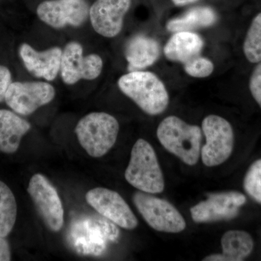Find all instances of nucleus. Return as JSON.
<instances>
[{"label":"nucleus","mask_w":261,"mask_h":261,"mask_svg":"<svg viewBox=\"0 0 261 261\" xmlns=\"http://www.w3.org/2000/svg\"><path fill=\"white\" fill-rule=\"evenodd\" d=\"M185 72L194 78H206L212 74L214 65L211 60L200 56L184 64Z\"/></svg>","instance_id":"nucleus-23"},{"label":"nucleus","mask_w":261,"mask_h":261,"mask_svg":"<svg viewBox=\"0 0 261 261\" xmlns=\"http://www.w3.org/2000/svg\"><path fill=\"white\" fill-rule=\"evenodd\" d=\"M56 89L44 82H12L5 94V101L14 112L29 116L56 97Z\"/></svg>","instance_id":"nucleus-10"},{"label":"nucleus","mask_w":261,"mask_h":261,"mask_svg":"<svg viewBox=\"0 0 261 261\" xmlns=\"http://www.w3.org/2000/svg\"><path fill=\"white\" fill-rule=\"evenodd\" d=\"M249 89L254 100L261 108V61L257 63L250 75Z\"/></svg>","instance_id":"nucleus-24"},{"label":"nucleus","mask_w":261,"mask_h":261,"mask_svg":"<svg viewBox=\"0 0 261 261\" xmlns=\"http://www.w3.org/2000/svg\"><path fill=\"white\" fill-rule=\"evenodd\" d=\"M133 202L147 224L156 231L176 233L187 227L186 221L179 211L164 199L139 191L134 194Z\"/></svg>","instance_id":"nucleus-6"},{"label":"nucleus","mask_w":261,"mask_h":261,"mask_svg":"<svg viewBox=\"0 0 261 261\" xmlns=\"http://www.w3.org/2000/svg\"><path fill=\"white\" fill-rule=\"evenodd\" d=\"M63 49L53 47L44 51H37L27 43L19 48V55L29 73L37 78L51 82L61 70Z\"/></svg>","instance_id":"nucleus-14"},{"label":"nucleus","mask_w":261,"mask_h":261,"mask_svg":"<svg viewBox=\"0 0 261 261\" xmlns=\"http://www.w3.org/2000/svg\"><path fill=\"white\" fill-rule=\"evenodd\" d=\"M243 187L252 200L261 204V159L254 161L247 169Z\"/></svg>","instance_id":"nucleus-22"},{"label":"nucleus","mask_w":261,"mask_h":261,"mask_svg":"<svg viewBox=\"0 0 261 261\" xmlns=\"http://www.w3.org/2000/svg\"><path fill=\"white\" fill-rule=\"evenodd\" d=\"M246 202V196L240 192L211 193L205 200L191 207L190 214L194 222L197 224L229 221L238 216Z\"/></svg>","instance_id":"nucleus-8"},{"label":"nucleus","mask_w":261,"mask_h":261,"mask_svg":"<svg viewBox=\"0 0 261 261\" xmlns=\"http://www.w3.org/2000/svg\"><path fill=\"white\" fill-rule=\"evenodd\" d=\"M217 20V15L208 7H196L189 10L178 18L171 19L166 24L171 32H192L197 29L207 28Z\"/></svg>","instance_id":"nucleus-18"},{"label":"nucleus","mask_w":261,"mask_h":261,"mask_svg":"<svg viewBox=\"0 0 261 261\" xmlns=\"http://www.w3.org/2000/svg\"><path fill=\"white\" fill-rule=\"evenodd\" d=\"M243 50L247 61L252 64L261 61V12L254 17L247 29Z\"/></svg>","instance_id":"nucleus-21"},{"label":"nucleus","mask_w":261,"mask_h":261,"mask_svg":"<svg viewBox=\"0 0 261 261\" xmlns=\"http://www.w3.org/2000/svg\"><path fill=\"white\" fill-rule=\"evenodd\" d=\"M204 47V41L197 33L175 32L166 43L163 53L168 60L185 63L200 56Z\"/></svg>","instance_id":"nucleus-16"},{"label":"nucleus","mask_w":261,"mask_h":261,"mask_svg":"<svg viewBox=\"0 0 261 261\" xmlns=\"http://www.w3.org/2000/svg\"><path fill=\"white\" fill-rule=\"evenodd\" d=\"M130 5L132 0H96L89 8L92 28L102 37H117L123 29Z\"/></svg>","instance_id":"nucleus-13"},{"label":"nucleus","mask_w":261,"mask_h":261,"mask_svg":"<svg viewBox=\"0 0 261 261\" xmlns=\"http://www.w3.org/2000/svg\"><path fill=\"white\" fill-rule=\"evenodd\" d=\"M17 203L10 187L0 181V236L7 237L14 227Z\"/></svg>","instance_id":"nucleus-20"},{"label":"nucleus","mask_w":261,"mask_h":261,"mask_svg":"<svg viewBox=\"0 0 261 261\" xmlns=\"http://www.w3.org/2000/svg\"><path fill=\"white\" fill-rule=\"evenodd\" d=\"M12 84V74L9 68L0 65V102L5 100V94Z\"/></svg>","instance_id":"nucleus-25"},{"label":"nucleus","mask_w":261,"mask_h":261,"mask_svg":"<svg viewBox=\"0 0 261 261\" xmlns=\"http://www.w3.org/2000/svg\"><path fill=\"white\" fill-rule=\"evenodd\" d=\"M28 192L47 228L54 232L59 231L64 223V209L50 181L42 174L37 173L29 181Z\"/></svg>","instance_id":"nucleus-7"},{"label":"nucleus","mask_w":261,"mask_h":261,"mask_svg":"<svg viewBox=\"0 0 261 261\" xmlns=\"http://www.w3.org/2000/svg\"><path fill=\"white\" fill-rule=\"evenodd\" d=\"M205 143L201 147L202 163L214 167L227 161L233 152L234 135L231 123L223 117L209 115L202 123Z\"/></svg>","instance_id":"nucleus-5"},{"label":"nucleus","mask_w":261,"mask_h":261,"mask_svg":"<svg viewBox=\"0 0 261 261\" xmlns=\"http://www.w3.org/2000/svg\"><path fill=\"white\" fill-rule=\"evenodd\" d=\"M86 200L98 214L120 227L132 230L138 225L133 211L118 192L97 187L86 194Z\"/></svg>","instance_id":"nucleus-12"},{"label":"nucleus","mask_w":261,"mask_h":261,"mask_svg":"<svg viewBox=\"0 0 261 261\" xmlns=\"http://www.w3.org/2000/svg\"><path fill=\"white\" fill-rule=\"evenodd\" d=\"M11 260V252L9 243L5 237L0 236V261H9Z\"/></svg>","instance_id":"nucleus-26"},{"label":"nucleus","mask_w":261,"mask_h":261,"mask_svg":"<svg viewBox=\"0 0 261 261\" xmlns=\"http://www.w3.org/2000/svg\"><path fill=\"white\" fill-rule=\"evenodd\" d=\"M204 261H226V259L223 254H212V255L206 256L205 258L202 259Z\"/></svg>","instance_id":"nucleus-27"},{"label":"nucleus","mask_w":261,"mask_h":261,"mask_svg":"<svg viewBox=\"0 0 261 261\" xmlns=\"http://www.w3.org/2000/svg\"><path fill=\"white\" fill-rule=\"evenodd\" d=\"M30 129V123L27 120L8 110L0 109V151L14 153Z\"/></svg>","instance_id":"nucleus-17"},{"label":"nucleus","mask_w":261,"mask_h":261,"mask_svg":"<svg viewBox=\"0 0 261 261\" xmlns=\"http://www.w3.org/2000/svg\"><path fill=\"white\" fill-rule=\"evenodd\" d=\"M118 86L126 97L150 116L161 114L169 105V94L166 86L152 72L130 71L120 77Z\"/></svg>","instance_id":"nucleus-1"},{"label":"nucleus","mask_w":261,"mask_h":261,"mask_svg":"<svg viewBox=\"0 0 261 261\" xmlns=\"http://www.w3.org/2000/svg\"><path fill=\"white\" fill-rule=\"evenodd\" d=\"M125 178L132 186L146 193L154 195L164 190L162 170L155 151L147 141L139 139L132 147Z\"/></svg>","instance_id":"nucleus-3"},{"label":"nucleus","mask_w":261,"mask_h":261,"mask_svg":"<svg viewBox=\"0 0 261 261\" xmlns=\"http://www.w3.org/2000/svg\"><path fill=\"white\" fill-rule=\"evenodd\" d=\"M173 2V4L176 5V6H184V5L192 4V3H195L198 0H171Z\"/></svg>","instance_id":"nucleus-28"},{"label":"nucleus","mask_w":261,"mask_h":261,"mask_svg":"<svg viewBox=\"0 0 261 261\" xmlns=\"http://www.w3.org/2000/svg\"><path fill=\"white\" fill-rule=\"evenodd\" d=\"M160 143L185 164L195 166L200 157L202 128L189 124L177 116L166 117L157 129Z\"/></svg>","instance_id":"nucleus-2"},{"label":"nucleus","mask_w":261,"mask_h":261,"mask_svg":"<svg viewBox=\"0 0 261 261\" xmlns=\"http://www.w3.org/2000/svg\"><path fill=\"white\" fill-rule=\"evenodd\" d=\"M119 123L112 115L93 112L81 118L75 133L81 146L89 155L100 158L108 153L116 144Z\"/></svg>","instance_id":"nucleus-4"},{"label":"nucleus","mask_w":261,"mask_h":261,"mask_svg":"<svg viewBox=\"0 0 261 261\" xmlns=\"http://www.w3.org/2000/svg\"><path fill=\"white\" fill-rule=\"evenodd\" d=\"M222 254L226 261H242L252 253L254 240L251 235L243 230L226 231L221 240Z\"/></svg>","instance_id":"nucleus-19"},{"label":"nucleus","mask_w":261,"mask_h":261,"mask_svg":"<svg viewBox=\"0 0 261 261\" xmlns=\"http://www.w3.org/2000/svg\"><path fill=\"white\" fill-rule=\"evenodd\" d=\"M89 5L86 0H46L38 5V18L51 28L80 27L89 19Z\"/></svg>","instance_id":"nucleus-11"},{"label":"nucleus","mask_w":261,"mask_h":261,"mask_svg":"<svg viewBox=\"0 0 261 261\" xmlns=\"http://www.w3.org/2000/svg\"><path fill=\"white\" fill-rule=\"evenodd\" d=\"M102 68V58L97 54L84 56V48L80 42H68L63 49L60 73L67 85H73L82 80H96Z\"/></svg>","instance_id":"nucleus-9"},{"label":"nucleus","mask_w":261,"mask_h":261,"mask_svg":"<svg viewBox=\"0 0 261 261\" xmlns=\"http://www.w3.org/2000/svg\"><path fill=\"white\" fill-rule=\"evenodd\" d=\"M161 48L157 40L145 35L135 36L125 49L129 71L141 70L151 66L159 60Z\"/></svg>","instance_id":"nucleus-15"}]
</instances>
